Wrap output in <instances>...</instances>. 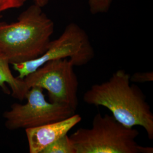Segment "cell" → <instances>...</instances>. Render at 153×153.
<instances>
[{"instance_id":"cell-1","label":"cell","mask_w":153,"mask_h":153,"mask_svg":"<svg viewBox=\"0 0 153 153\" xmlns=\"http://www.w3.org/2000/svg\"><path fill=\"white\" fill-rule=\"evenodd\" d=\"M130 76L124 69L117 70L107 81L92 85L84 94L83 100L90 105L105 107L126 127L142 126L152 140L153 112L142 90L131 84Z\"/></svg>"},{"instance_id":"cell-2","label":"cell","mask_w":153,"mask_h":153,"mask_svg":"<svg viewBox=\"0 0 153 153\" xmlns=\"http://www.w3.org/2000/svg\"><path fill=\"white\" fill-rule=\"evenodd\" d=\"M42 8L33 4L16 22H0V51L11 65L38 59L47 49L55 24Z\"/></svg>"},{"instance_id":"cell-7","label":"cell","mask_w":153,"mask_h":153,"mask_svg":"<svg viewBox=\"0 0 153 153\" xmlns=\"http://www.w3.org/2000/svg\"><path fill=\"white\" fill-rule=\"evenodd\" d=\"M81 120L80 115L74 114L62 120L25 129L29 152L42 153L49 145L68 134Z\"/></svg>"},{"instance_id":"cell-11","label":"cell","mask_w":153,"mask_h":153,"mask_svg":"<svg viewBox=\"0 0 153 153\" xmlns=\"http://www.w3.org/2000/svg\"><path fill=\"white\" fill-rule=\"evenodd\" d=\"M131 82L143 83L153 81V71L136 72L130 76Z\"/></svg>"},{"instance_id":"cell-10","label":"cell","mask_w":153,"mask_h":153,"mask_svg":"<svg viewBox=\"0 0 153 153\" xmlns=\"http://www.w3.org/2000/svg\"><path fill=\"white\" fill-rule=\"evenodd\" d=\"M113 0H88L90 11L93 15L104 14L109 11Z\"/></svg>"},{"instance_id":"cell-12","label":"cell","mask_w":153,"mask_h":153,"mask_svg":"<svg viewBox=\"0 0 153 153\" xmlns=\"http://www.w3.org/2000/svg\"><path fill=\"white\" fill-rule=\"evenodd\" d=\"M27 0H0V14L2 12L18 9L24 5Z\"/></svg>"},{"instance_id":"cell-5","label":"cell","mask_w":153,"mask_h":153,"mask_svg":"<svg viewBox=\"0 0 153 153\" xmlns=\"http://www.w3.org/2000/svg\"><path fill=\"white\" fill-rule=\"evenodd\" d=\"M73 68L68 59L48 61L23 79L28 89H45L50 102L66 105L76 111L79 82Z\"/></svg>"},{"instance_id":"cell-4","label":"cell","mask_w":153,"mask_h":153,"mask_svg":"<svg viewBox=\"0 0 153 153\" xmlns=\"http://www.w3.org/2000/svg\"><path fill=\"white\" fill-rule=\"evenodd\" d=\"M95 51L86 31L74 22L69 23L58 38L51 40L46 51L38 59L13 64L23 79L48 61L68 59L74 66L86 65L93 60Z\"/></svg>"},{"instance_id":"cell-14","label":"cell","mask_w":153,"mask_h":153,"mask_svg":"<svg viewBox=\"0 0 153 153\" xmlns=\"http://www.w3.org/2000/svg\"><path fill=\"white\" fill-rule=\"evenodd\" d=\"M1 14H0V18H1Z\"/></svg>"},{"instance_id":"cell-8","label":"cell","mask_w":153,"mask_h":153,"mask_svg":"<svg viewBox=\"0 0 153 153\" xmlns=\"http://www.w3.org/2000/svg\"><path fill=\"white\" fill-rule=\"evenodd\" d=\"M10 65L7 57L0 51V88L4 93L10 94L9 86L11 90L12 96L23 100L26 98V95L30 89L24 79H20L13 76L9 67Z\"/></svg>"},{"instance_id":"cell-13","label":"cell","mask_w":153,"mask_h":153,"mask_svg":"<svg viewBox=\"0 0 153 153\" xmlns=\"http://www.w3.org/2000/svg\"><path fill=\"white\" fill-rule=\"evenodd\" d=\"M33 4L42 7L47 5L49 2V0H33Z\"/></svg>"},{"instance_id":"cell-9","label":"cell","mask_w":153,"mask_h":153,"mask_svg":"<svg viewBox=\"0 0 153 153\" xmlns=\"http://www.w3.org/2000/svg\"><path fill=\"white\" fill-rule=\"evenodd\" d=\"M41 153H76L69 136L68 134L61 137L45 148Z\"/></svg>"},{"instance_id":"cell-3","label":"cell","mask_w":153,"mask_h":153,"mask_svg":"<svg viewBox=\"0 0 153 153\" xmlns=\"http://www.w3.org/2000/svg\"><path fill=\"white\" fill-rule=\"evenodd\" d=\"M139 131L116 120L111 115L97 114L90 128H81L69 136L76 153H153L136 139Z\"/></svg>"},{"instance_id":"cell-6","label":"cell","mask_w":153,"mask_h":153,"mask_svg":"<svg viewBox=\"0 0 153 153\" xmlns=\"http://www.w3.org/2000/svg\"><path fill=\"white\" fill-rule=\"evenodd\" d=\"M25 104L14 103L3 116L5 125L9 130L28 129L62 120L75 114L76 110L64 104L48 102L43 89L30 88L26 95Z\"/></svg>"}]
</instances>
